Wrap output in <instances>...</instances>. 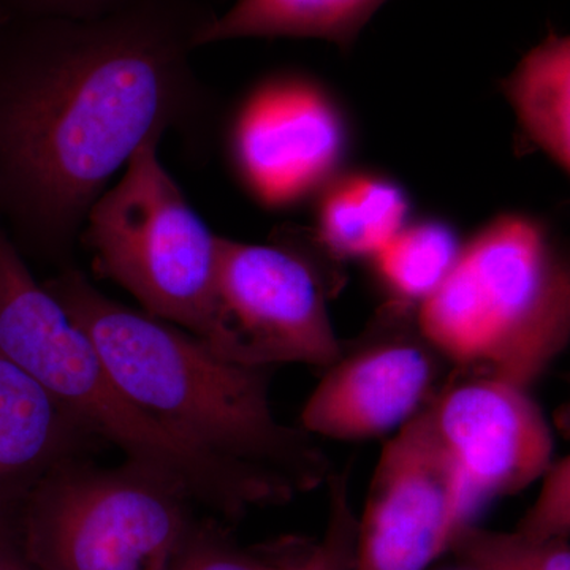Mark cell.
<instances>
[{
	"mask_svg": "<svg viewBox=\"0 0 570 570\" xmlns=\"http://www.w3.org/2000/svg\"><path fill=\"white\" fill-rule=\"evenodd\" d=\"M214 17L202 0H127L0 22V213L41 255L71 253L145 142L205 118L193 56Z\"/></svg>",
	"mask_w": 570,
	"mask_h": 570,
	"instance_id": "obj_1",
	"label": "cell"
},
{
	"mask_svg": "<svg viewBox=\"0 0 570 570\" xmlns=\"http://www.w3.org/2000/svg\"><path fill=\"white\" fill-rule=\"evenodd\" d=\"M92 341L124 395L198 455L281 505L328 482L316 438L285 425L269 400L272 367L217 354L200 337L100 292L66 268L45 284Z\"/></svg>",
	"mask_w": 570,
	"mask_h": 570,
	"instance_id": "obj_2",
	"label": "cell"
},
{
	"mask_svg": "<svg viewBox=\"0 0 570 570\" xmlns=\"http://www.w3.org/2000/svg\"><path fill=\"white\" fill-rule=\"evenodd\" d=\"M422 335L456 371L530 387L568 346L570 277L546 228L498 217L415 307Z\"/></svg>",
	"mask_w": 570,
	"mask_h": 570,
	"instance_id": "obj_3",
	"label": "cell"
},
{
	"mask_svg": "<svg viewBox=\"0 0 570 570\" xmlns=\"http://www.w3.org/2000/svg\"><path fill=\"white\" fill-rule=\"evenodd\" d=\"M0 355L39 382L92 436L121 450L127 461L174 480L194 504L230 521L264 508L249 487L184 445L124 395L92 341L36 279L2 227Z\"/></svg>",
	"mask_w": 570,
	"mask_h": 570,
	"instance_id": "obj_4",
	"label": "cell"
},
{
	"mask_svg": "<svg viewBox=\"0 0 570 570\" xmlns=\"http://www.w3.org/2000/svg\"><path fill=\"white\" fill-rule=\"evenodd\" d=\"M160 141L145 142L97 198L81 238L97 269L132 295L141 311L193 333L223 355L219 236L165 167Z\"/></svg>",
	"mask_w": 570,
	"mask_h": 570,
	"instance_id": "obj_5",
	"label": "cell"
},
{
	"mask_svg": "<svg viewBox=\"0 0 570 570\" xmlns=\"http://www.w3.org/2000/svg\"><path fill=\"white\" fill-rule=\"evenodd\" d=\"M174 480L126 461H66L24 499L17 534L36 570H175L198 523Z\"/></svg>",
	"mask_w": 570,
	"mask_h": 570,
	"instance_id": "obj_6",
	"label": "cell"
},
{
	"mask_svg": "<svg viewBox=\"0 0 570 570\" xmlns=\"http://www.w3.org/2000/svg\"><path fill=\"white\" fill-rule=\"evenodd\" d=\"M217 292L225 358L275 367H328L343 352L328 313L330 291L316 264L291 243L219 236Z\"/></svg>",
	"mask_w": 570,
	"mask_h": 570,
	"instance_id": "obj_7",
	"label": "cell"
},
{
	"mask_svg": "<svg viewBox=\"0 0 570 570\" xmlns=\"http://www.w3.org/2000/svg\"><path fill=\"white\" fill-rule=\"evenodd\" d=\"M455 371L420 332L415 307L392 299L325 367L299 426L335 441L387 436L422 414Z\"/></svg>",
	"mask_w": 570,
	"mask_h": 570,
	"instance_id": "obj_8",
	"label": "cell"
},
{
	"mask_svg": "<svg viewBox=\"0 0 570 570\" xmlns=\"http://www.w3.org/2000/svg\"><path fill=\"white\" fill-rule=\"evenodd\" d=\"M471 512L426 407L382 449L356 523L352 570H426L471 523Z\"/></svg>",
	"mask_w": 570,
	"mask_h": 570,
	"instance_id": "obj_9",
	"label": "cell"
},
{
	"mask_svg": "<svg viewBox=\"0 0 570 570\" xmlns=\"http://www.w3.org/2000/svg\"><path fill=\"white\" fill-rule=\"evenodd\" d=\"M428 412L459 468L472 510L528 489L553 461L549 420L530 387L508 379L455 371Z\"/></svg>",
	"mask_w": 570,
	"mask_h": 570,
	"instance_id": "obj_10",
	"label": "cell"
},
{
	"mask_svg": "<svg viewBox=\"0 0 570 570\" xmlns=\"http://www.w3.org/2000/svg\"><path fill=\"white\" fill-rule=\"evenodd\" d=\"M343 119L322 89L283 77L255 89L236 116L232 153L247 189L268 206L294 204L335 175Z\"/></svg>",
	"mask_w": 570,
	"mask_h": 570,
	"instance_id": "obj_11",
	"label": "cell"
},
{
	"mask_svg": "<svg viewBox=\"0 0 570 570\" xmlns=\"http://www.w3.org/2000/svg\"><path fill=\"white\" fill-rule=\"evenodd\" d=\"M88 430L39 382L0 355V520L56 468L75 459Z\"/></svg>",
	"mask_w": 570,
	"mask_h": 570,
	"instance_id": "obj_12",
	"label": "cell"
},
{
	"mask_svg": "<svg viewBox=\"0 0 570 570\" xmlns=\"http://www.w3.org/2000/svg\"><path fill=\"white\" fill-rule=\"evenodd\" d=\"M387 0H235L202 32L200 48L238 39H321L348 50Z\"/></svg>",
	"mask_w": 570,
	"mask_h": 570,
	"instance_id": "obj_13",
	"label": "cell"
},
{
	"mask_svg": "<svg viewBox=\"0 0 570 570\" xmlns=\"http://www.w3.org/2000/svg\"><path fill=\"white\" fill-rule=\"evenodd\" d=\"M524 137L568 174L570 40L550 32L502 81Z\"/></svg>",
	"mask_w": 570,
	"mask_h": 570,
	"instance_id": "obj_14",
	"label": "cell"
},
{
	"mask_svg": "<svg viewBox=\"0 0 570 570\" xmlns=\"http://www.w3.org/2000/svg\"><path fill=\"white\" fill-rule=\"evenodd\" d=\"M409 202L397 184L348 175L326 186L318 205V239L335 257L373 258L406 225Z\"/></svg>",
	"mask_w": 570,
	"mask_h": 570,
	"instance_id": "obj_15",
	"label": "cell"
},
{
	"mask_svg": "<svg viewBox=\"0 0 570 570\" xmlns=\"http://www.w3.org/2000/svg\"><path fill=\"white\" fill-rule=\"evenodd\" d=\"M460 249L452 228L423 220L404 225L371 261L393 302L417 307L444 283Z\"/></svg>",
	"mask_w": 570,
	"mask_h": 570,
	"instance_id": "obj_16",
	"label": "cell"
},
{
	"mask_svg": "<svg viewBox=\"0 0 570 570\" xmlns=\"http://www.w3.org/2000/svg\"><path fill=\"white\" fill-rule=\"evenodd\" d=\"M449 551L471 570H570L569 539L538 540L472 523L456 531Z\"/></svg>",
	"mask_w": 570,
	"mask_h": 570,
	"instance_id": "obj_17",
	"label": "cell"
},
{
	"mask_svg": "<svg viewBox=\"0 0 570 570\" xmlns=\"http://www.w3.org/2000/svg\"><path fill=\"white\" fill-rule=\"evenodd\" d=\"M284 539L272 546L245 547L217 523H198L175 570H284L307 546Z\"/></svg>",
	"mask_w": 570,
	"mask_h": 570,
	"instance_id": "obj_18",
	"label": "cell"
},
{
	"mask_svg": "<svg viewBox=\"0 0 570 570\" xmlns=\"http://www.w3.org/2000/svg\"><path fill=\"white\" fill-rule=\"evenodd\" d=\"M328 519L324 534L307 543L284 570H352L354 569L356 523L358 513L352 505L347 472L330 475Z\"/></svg>",
	"mask_w": 570,
	"mask_h": 570,
	"instance_id": "obj_19",
	"label": "cell"
},
{
	"mask_svg": "<svg viewBox=\"0 0 570 570\" xmlns=\"http://www.w3.org/2000/svg\"><path fill=\"white\" fill-rule=\"evenodd\" d=\"M539 497L524 513L515 531L528 538L554 540L570 538V460L551 461L539 479Z\"/></svg>",
	"mask_w": 570,
	"mask_h": 570,
	"instance_id": "obj_20",
	"label": "cell"
},
{
	"mask_svg": "<svg viewBox=\"0 0 570 570\" xmlns=\"http://www.w3.org/2000/svg\"><path fill=\"white\" fill-rule=\"evenodd\" d=\"M127 0H0V7L9 17H58L86 18L102 17L119 9Z\"/></svg>",
	"mask_w": 570,
	"mask_h": 570,
	"instance_id": "obj_21",
	"label": "cell"
},
{
	"mask_svg": "<svg viewBox=\"0 0 570 570\" xmlns=\"http://www.w3.org/2000/svg\"><path fill=\"white\" fill-rule=\"evenodd\" d=\"M0 570H36L10 520H0Z\"/></svg>",
	"mask_w": 570,
	"mask_h": 570,
	"instance_id": "obj_22",
	"label": "cell"
},
{
	"mask_svg": "<svg viewBox=\"0 0 570 570\" xmlns=\"http://www.w3.org/2000/svg\"><path fill=\"white\" fill-rule=\"evenodd\" d=\"M9 18V14L6 13V10L0 7V22L6 21Z\"/></svg>",
	"mask_w": 570,
	"mask_h": 570,
	"instance_id": "obj_23",
	"label": "cell"
},
{
	"mask_svg": "<svg viewBox=\"0 0 570 570\" xmlns=\"http://www.w3.org/2000/svg\"><path fill=\"white\" fill-rule=\"evenodd\" d=\"M455 570H471V569L461 568V566H460V568H459V569H455Z\"/></svg>",
	"mask_w": 570,
	"mask_h": 570,
	"instance_id": "obj_24",
	"label": "cell"
}]
</instances>
